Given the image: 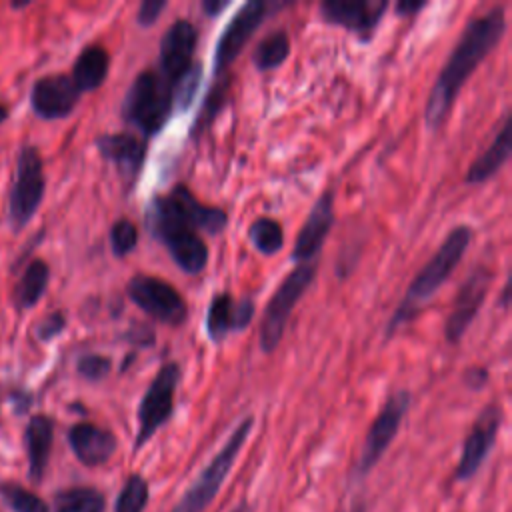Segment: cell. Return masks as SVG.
Here are the masks:
<instances>
[{"label": "cell", "instance_id": "30bf717a", "mask_svg": "<svg viewBox=\"0 0 512 512\" xmlns=\"http://www.w3.org/2000/svg\"><path fill=\"white\" fill-rule=\"evenodd\" d=\"M128 298L152 320L166 326H182L188 318L184 296L166 280L144 272L134 274L126 284Z\"/></svg>", "mask_w": 512, "mask_h": 512}, {"label": "cell", "instance_id": "8992f818", "mask_svg": "<svg viewBox=\"0 0 512 512\" xmlns=\"http://www.w3.org/2000/svg\"><path fill=\"white\" fill-rule=\"evenodd\" d=\"M318 260L308 264H296V268L278 284L276 292L268 300L262 322H260V348L266 354H272L284 338V330L292 310L296 308L298 300L304 296L308 286L316 276Z\"/></svg>", "mask_w": 512, "mask_h": 512}, {"label": "cell", "instance_id": "9a60e30c", "mask_svg": "<svg viewBox=\"0 0 512 512\" xmlns=\"http://www.w3.org/2000/svg\"><path fill=\"white\" fill-rule=\"evenodd\" d=\"M502 418H504V412L498 402H490L482 408L472 430L468 432V436L464 440L462 454H460V460L456 466L458 480L472 478L478 472V468L484 464L486 456L490 454V450L496 442Z\"/></svg>", "mask_w": 512, "mask_h": 512}, {"label": "cell", "instance_id": "ac0fdd59", "mask_svg": "<svg viewBox=\"0 0 512 512\" xmlns=\"http://www.w3.org/2000/svg\"><path fill=\"white\" fill-rule=\"evenodd\" d=\"M80 100V90L66 74H48L34 82L30 90V104L36 116L44 120H58L72 114Z\"/></svg>", "mask_w": 512, "mask_h": 512}, {"label": "cell", "instance_id": "4316f807", "mask_svg": "<svg viewBox=\"0 0 512 512\" xmlns=\"http://www.w3.org/2000/svg\"><path fill=\"white\" fill-rule=\"evenodd\" d=\"M290 54V36L286 30H274L268 36H264L254 52H252V62L256 66V70L264 72V70H272L278 68Z\"/></svg>", "mask_w": 512, "mask_h": 512}, {"label": "cell", "instance_id": "d6a6232c", "mask_svg": "<svg viewBox=\"0 0 512 512\" xmlns=\"http://www.w3.org/2000/svg\"><path fill=\"white\" fill-rule=\"evenodd\" d=\"M168 2L166 0H144L140 2L138 6V12H136V22L140 26H152L160 14L166 10Z\"/></svg>", "mask_w": 512, "mask_h": 512}, {"label": "cell", "instance_id": "7c38bea8", "mask_svg": "<svg viewBox=\"0 0 512 512\" xmlns=\"http://www.w3.org/2000/svg\"><path fill=\"white\" fill-rule=\"evenodd\" d=\"M386 10V0H326L318 8V18L324 24L348 30L360 42H370Z\"/></svg>", "mask_w": 512, "mask_h": 512}, {"label": "cell", "instance_id": "ffe728a7", "mask_svg": "<svg viewBox=\"0 0 512 512\" xmlns=\"http://www.w3.org/2000/svg\"><path fill=\"white\" fill-rule=\"evenodd\" d=\"M68 444L84 466H100L116 452V436L92 422H78L68 430Z\"/></svg>", "mask_w": 512, "mask_h": 512}, {"label": "cell", "instance_id": "6da1fadb", "mask_svg": "<svg viewBox=\"0 0 512 512\" xmlns=\"http://www.w3.org/2000/svg\"><path fill=\"white\" fill-rule=\"evenodd\" d=\"M504 32L506 14L502 6H494L488 12L468 20L428 94L424 120L430 130H438L446 122L462 86L486 60V56L502 42Z\"/></svg>", "mask_w": 512, "mask_h": 512}, {"label": "cell", "instance_id": "5b68a950", "mask_svg": "<svg viewBox=\"0 0 512 512\" xmlns=\"http://www.w3.org/2000/svg\"><path fill=\"white\" fill-rule=\"evenodd\" d=\"M252 426H254V418L248 416L232 430L224 446L216 452L210 464L198 474V478L192 482V486L184 492V496L176 502V506L170 512H204L210 506L222 482L228 478L242 446L246 444L252 432Z\"/></svg>", "mask_w": 512, "mask_h": 512}, {"label": "cell", "instance_id": "74e56055", "mask_svg": "<svg viewBox=\"0 0 512 512\" xmlns=\"http://www.w3.org/2000/svg\"><path fill=\"white\" fill-rule=\"evenodd\" d=\"M508 304H510V280H506V284L502 288V296H500V306L508 308Z\"/></svg>", "mask_w": 512, "mask_h": 512}, {"label": "cell", "instance_id": "f1b7e54d", "mask_svg": "<svg viewBox=\"0 0 512 512\" xmlns=\"http://www.w3.org/2000/svg\"><path fill=\"white\" fill-rule=\"evenodd\" d=\"M150 488L144 476L130 474L116 498L114 512H144L148 504Z\"/></svg>", "mask_w": 512, "mask_h": 512}, {"label": "cell", "instance_id": "44dd1931", "mask_svg": "<svg viewBox=\"0 0 512 512\" xmlns=\"http://www.w3.org/2000/svg\"><path fill=\"white\" fill-rule=\"evenodd\" d=\"M166 196L172 200L176 210L190 222V226L196 232H206V234L216 236L228 224L226 210H222L218 206L202 204L186 184L172 186Z\"/></svg>", "mask_w": 512, "mask_h": 512}, {"label": "cell", "instance_id": "7a4b0ae2", "mask_svg": "<svg viewBox=\"0 0 512 512\" xmlns=\"http://www.w3.org/2000/svg\"><path fill=\"white\" fill-rule=\"evenodd\" d=\"M470 240H472V228L466 224H458L448 232V236L442 240V244L432 254V258L420 268V272L408 284L406 296L402 298V302L398 304L396 312L388 322L386 336H392L394 330L410 322L418 314L420 306H424V302L430 300L442 288V284L450 278L454 268L464 258L470 246Z\"/></svg>", "mask_w": 512, "mask_h": 512}, {"label": "cell", "instance_id": "ba28073f", "mask_svg": "<svg viewBox=\"0 0 512 512\" xmlns=\"http://www.w3.org/2000/svg\"><path fill=\"white\" fill-rule=\"evenodd\" d=\"M182 378L180 364L168 362L164 364L152 382L148 384L140 404H138V430L134 448L140 450L172 416L174 412V396Z\"/></svg>", "mask_w": 512, "mask_h": 512}, {"label": "cell", "instance_id": "277c9868", "mask_svg": "<svg viewBox=\"0 0 512 512\" xmlns=\"http://www.w3.org/2000/svg\"><path fill=\"white\" fill-rule=\"evenodd\" d=\"M174 106V86L156 68H146L132 80L120 114L144 138H152L162 132Z\"/></svg>", "mask_w": 512, "mask_h": 512}, {"label": "cell", "instance_id": "e0dca14e", "mask_svg": "<svg viewBox=\"0 0 512 512\" xmlns=\"http://www.w3.org/2000/svg\"><path fill=\"white\" fill-rule=\"evenodd\" d=\"M94 144L100 156L116 166L124 186L130 190L138 182L146 162V140L130 132H108L100 134Z\"/></svg>", "mask_w": 512, "mask_h": 512}, {"label": "cell", "instance_id": "4fadbf2b", "mask_svg": "<svg viewBox=\"0 0 512 512\" xmlns=\"http://www.w3.org/2000/svg\"><path fill=\"white\" fill-rule=\"evenodd\" d=\"M196 46H198V30L190 20L178 18L166 28L160 40L156 70L174 86V90H176V84L182 80V76L194 66Z\"/></svg>", "mask_w": 512, "mask_h": 512}, {"label": "cell", "instance_id": "484cf974", "mask_svg": "<svg viewBox=\"0 0 512 512\" xmlns=\"http://www.w3.org/2000/svg\"><path fill=\"white\" fill-rule=\"evenodd\" d=\"M104 494L92 486L64 488L54 496V512H104Z\"/></svg>", "mask_w": 512, "mask_h": 512}, {"label": "cell", "instance_id": "9c48e42d", "mask_svg": "<svg viewBox=\"0 0 512 512\" xmlns=\"http://www.w3.org/2000/svg\"><path fill=\"white\" fill-rule=\"evenodd\" d=\"M286 8V2H262V0H250L240 6V10L230 18V22L224 26V32L220 34L214 50L212 60V76L222 78L226 76L232 62L240 56L244 46L250 42L252 34L260 28V24L268 18L270 12Z\"/></svg>", "mask_w": 512, "mask_h": 512}, {"label": "cell", "instance_id": "8d00e7d4", "mask_svg": "<svg viewBox=\"0 0 512 512\" xmlns=\"http://www.w3.org/2000/svg\"><path fill=\"white\" fill-rule=\"evenodd\" d=\"M226 6H228L226 0H204L202 2V12L208 18H216V16H220V12H224Z\"/></svg>", "mask_w": 512, "mask_h": 512}, {"label": "cell", "instance_id": "7402d4cb", "mask_svg": "<svg viewBox=\"0 0 512 512\" xmlns=\"http://www.w3.org/2000/svg\"><path fill=\"white\" fill-rule=\"evenodd\" d=\"M510 132H512V114L508 112L502 120L500 130L496 132V136L488 144V148L468 166V170L464 174L466 184L486 182V180H490L492 176H496L500 172V168L508 162L510 152H512Z\"/></svg>", "mask_w": 512, "mask_h": 512}, {"label": "cell", "instance_id": "f546056e", "mask_svg": "<svg viewBox=\"0 0 512 512\" xmlns=\"http://www.w3.org/2000/svg\"><path fill=\"white\" fill-rule=\"evenodd\" d=\"M0 496L12 512H48V504L16 482H2Z\"/></svg>", "mask_w": 512, "mask_h": 512}, {"label": "cell", "instance_id": "836d02e7", "mask_svg": "<svg viewBox=\"0 0 512 512\" xmlns=\"http://www.w3.org/2000/svg\"><path fill=\"white\" fill-rule=\"evenodd\" d=\"M66 328V316L58 310V312H52L48 314L42 324L38 326V338L40 340H50L54 336H58L62 330Z\"/></svg>", "mask_w": 512, "mask_h": 512}, {"label": "cell", "instance_id": "4dcf8cb0", "mask_svg": "<svg viewBox=\"0 0 512 512\" xmlns=\"http://www.w3.org/2000/svg\"><path fill=\"white\" fill-rule=\"evenodd\" d=\"M108 238H110V248H112V254L118 256V258H124L126 254H130L136 244H138V228L132 220L128 218H120L116 220L112 226H110V232H108Z\"/></svg>", "mask_w": 512, "mask_h": 512}, {"label": "cell", "instance_id": "603a6c76", "mask_svg": "<svg viewBox=\"0 0 512 512\" xmlns=\"http://www.w3.org/2000/svg\"><path fill=\"white\" fill-rule=\"evenodd\" d=\"M54 440V422L46 414H36L28 420L24 430V444L28 454V470L34 482H40L50 460Z\"/></svg>", "mask_w": 512, "mask_h": 512}, {"label": "cell", "instance_id": "e575fe53", "mask_svg": "<svg viewBox=\"0 0 512 512\" xmlns=\"http://www.w3.org/2000/svg\"><path fill=\"white\" fill-rule=\"evenodd\" d=\"M486 380H488V372H486V368H482V366H470V368L464 372V384L470 386L472 390L482 388V386L486 384Z\"/></svg>", "mask_w": 512, "mask_h": 512}, {"label": "cell", "instance_id": "d6986e66", "mask_svg": "<svg viewBox=\"0 0 512 512\" xmlns=\"http://www.w3.org/2000/svg\"><path fill=\"white\" fill-rule=\"evenodd\" d=\"M254 318V302L250 298L234 300L230 292L212 296L206 312V332L212 342H222L234 332H242Z\"/></svg>", "mask_w": 512, "mask_h": 512}, {"label": "cell", "instance_id": "f35d334b", "mask_svg": "<svg viewBox=\"0 0 512 512\" xmlns=\"http://www.w3.org/2000/svg\"><path fill=\"white\" fill-rule=\"evenodd\" d=\"M6 116H8V110H6V106L0 102V124L6 120Z\"/></svg>", "mask_w": 512, "mask_h": 512}, {"label": "cell", "instance_id": "8fae6325", "mask_svg": "<svg viewBox=\"0 0 512 512\" xmlns=\"http://www.w3.org/2000/svg\"><path fill=\"white\" fill-rule=\"evenodd\" d=\"M410 402H412V394L408 390H396L386 398L382 410L378 412V416L368 428V434L360 452L358 468H356L360 476L368 474L384 456V452L388 450V446L392 444V440L400 430V424L410 408Z\"/></svg>", "mask_w": 512, "mask_h": 512}, {"label": "cell", "instance_id": "ab89813d", "mask_svg": "<svg viewBox=\"0 0 512 512\" xmlns=\"http://www.w3.org/2000/svg\"><path fill=\"white\" fill-rule=\"evenodd\" d=\"M232 512H250V508L248 506H236Z\"/></svg>", "mask_w": 512, "mask_h": 512}, {"label": "cell", "instance_id": "5bb4252c", "mask_svg": "<svg viewBox=\"0 0 512 512\" xmlns=\"http://www.w3.org/2000/svg\"><path fill=\"white\" fill-rule=\"evenodd\" d=\"M490 284H492V270L484 268V266L474 268L468 274V278L462 282V286L454 298V306L444 324V338L450 344H458L462 340V336L474 322L476 314L480 312V308L488 296Z\"/></svg>", "mask_w": 512, "mask_h": 512}, {"label": "cell", "instance_id": "2e32d148", "mask_svg": "<svg viewBox=\"0 0 512 512\" xmlns=\"http://www.w3.org/2000/svg\"><path fill=\"white\" fill-rule=\"evenodd\" d=\"M336 222L334 214V192L326 190L318 196L314 206L310 208L302 228L296 234V242L292 248V260L296 264H308L318 260V254Z\"/></svg>", "mask_w": 512, "mask_h": 512}, {"label": "cell", "instance_id": "3957f363", "mask_svg": "<svg viewBox=\"0 0 512 512\" xmlns=\"http://www.w3.org/2000/svg\"><path fill=\"white\" fill-rule=\"evenodd\" d=\"M148 228L164 244L172 260L186 274H200L208 264V246L190 222L176 210L166 194L152 198L148 206Z\"/></svg>", "mask_w": 512, "mask_h": 512}, {"label": "cell", "instance_id": "52a82bcc", "mask_svg": "<svg viewBox=\"0 0 512 512\" xmlns=\"http://www.w3.org/2000/svg\"><path fill=\"white\" fill-rule=\"evenodd\" d=\"M46 190L44 162L36 146L24 144L16 160V176L8 196V220L14 230H22L36 214Z\"/></svg>", "mask_w": 512, "mask_h": 512}, {"label": "cell", "instance_id": "83f0119b", "mask_svg": "<svg viewBox=\"0 0 512 512\" xmlns=\"http://www.w3.org/2000/svg\"><path fill=\"white\" fill-rule=\"evenodd\" d=\"M248 240L260 254L274 256L284 246L282 224L274 218L260 216L248 226Z\"/></svg>", "mask_w": 512, "mask_h": 512}, {"label": "cell", "instance_id": "1f68e13d", "mask_svg": "<svg viewBox=\"0 0 512 512\" xmlns=\"http://www.w3.org/2000/svg\"><path fill=\"white\" fill-rule=\"evenodd\" d=\"M76 368L82 378H86L90 382H98V380L106 378L108 372L112 370V360L102 354H84V356H80Z\"/></svg>", "mask_w": 512, "mask_h": 512}, {"label": "cell", "instance_id": "d4e9b609", "mask_svg": "<svg viewBox=\"0 0 512 512\" xmlns=\"http://www.w3.org/2000/svg\"><path fill=\"white\" fill-rule=\"evenodd\" d=\"M50 280V268L42 258H34L22 272L14 292L12 300L20 310L32 308L46 292Z\"/></svg>", "mask_w": 512, "mask_h": 512}, {"label": "cell", "instance_id": "cb8c5ba5", "mask_svg": "<svg viewBox=\"0 0 512 512\" xmlns=\"http://www.w3.org/2000/svg\"><path fill=\"white\" fill-rule=\"evenodd\" d=\"M110 70V54L98 44L86 46L72 66V82L82 92H92L102 86Z\"/></svg>", "mask_w": 512, "mask_h": 512}, {"label": "cell", "instance_id": "d590c367", "mask_svg": "<svg viewBox=\"0 0 512 512\" xmlns=\"http://www.w3.org/2000/svg\"><path fill=\"white\" fill-rule=\"evenodd\" d=\"M428 6V2L424 0H400L396 4V14L398 16H404V18H410V16H416L420 10H424Z\"/></svg>", "mask_w": 512, "mask_h": 512}]
</instances>
